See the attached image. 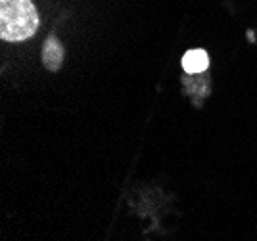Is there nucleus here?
I'll list each match as a JSON object with an SVG mask.
<instances>
[{
	"label": "nucleus",
	"mask_w": 257,
	"mask_h": 241,
	"mask_svg": "<svg viewBox=\"0 0 257 241\" xmlns=\"http://www.w3.org/2000/svg\"><path fill=\"white\" fill-rule=\"evenodd\" d=\"M37 27L39 16L31 0H0V37L4 41H25Z\"/></svg>",
	"instance_id": "1"
},
{
	"label": "nucleus",
	"mask_w": 257,
	"mask_h": 241,
	"mask_svg": "<svg viewBox=\"0 0 257 241\" xmlns=\"http://www.w3.org/2000/svg\"><path fill=\"white\" fill-rule=\"evenodd\" d=\"M43 62L50 71H58V69L62 67V62H64V48H62V44L58 42L56 37H50L48 41L44 42Z\"/></svg>",
	"instance_id": "2"
},
{
	"label": "nucleus",
	"mask_w": 257,
	"mask_h": 241,
	"mask_svg": "<svg viewBox=\"0 0 257 241\" xmlns=\"http://www.w3.org/2000/svg\"><path fill=\"white\" fill-rule=\"evenodd\" d=\"M207 65H209V56L204 52V50H188V52L184 54V58H182V69L186 71V73H202L207 69Z\"/></svg>",
	"instance_id": "3"
}]
</instances>
